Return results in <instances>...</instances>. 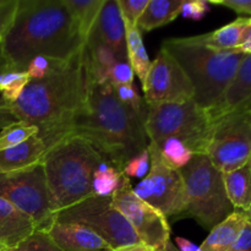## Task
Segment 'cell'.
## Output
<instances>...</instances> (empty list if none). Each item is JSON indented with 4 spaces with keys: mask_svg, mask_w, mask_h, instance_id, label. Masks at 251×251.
<instances>
[{
    "mask_svg": "<svg viewBox=\"0 0 251 251\" xmlns=\"http://www.w3.org/2000/svg\"><path fill=\"white\" fill-rule=\"evenodd\" d=\"M91 86L85 46L68 60H51L42 80H31L21 97L0 108L14 122L22 120L38 127L47 150L70 135L74 120L82 112Z\"/></svg>",
    "mask_w": 251,
    "mask_h": 251,
    "instance_id": "cell-1",
    "label": "cell"
},
{
    "mask_svg": "<svg viewBox=\"0 0 251 251\" xmlns=\"http://www.w3.org/2000/svg\"><path fill=\"white\" fill-rule=\"evenodd\" d=\"M85 46L63 0H19L0 43V66L26 71L37 55L68 60Z\"/></svg>",
    "mask_w": 251,
    "mask_h": 251,
    "instance_id": "cell-2",
    "label": "cell"
},
{
    "mask_svg": "<svg viewBox=\"0 0 251 251\" xmlns=\"http://www.w3.org/2000/svg\"><path fill=\"white\" fill-rule=\"evenodd\" d=\"M90 75L85 108L74 120L69 136L87 140L105 161L122 171L130 158L147 149L145 119L118 100L108 81L93 77L91 71Z\"/></svg>",
    "mask_w": 251,
    "mask_h": 251,
    "instance_id": "cell-3",
    "label": "cell"
},
{
    "mask_svg": "<svg viewBox=\"0 0 251 251\" xmlns=\"http://www.w3.org/2000/svg\"><path fill=\"white\" fill-rule=\"evenodd\" d=\"M180 65L194 88V100L211 112L220 104L245 54L208 47L202 37L169 38L162 43Z\"/></svg>",
    "mask_w": 251,
    "mask_h": 251,
    "instance_id": "cell-4",
    "label": "cell"
},
{
    "mask_svg": "<svg viewBox=\"0 0 251 251\" xmlns=\"http://www.w3.org/2000/svg\"><path fill=\"white\" fill-rule=\"evenodd\" d=\"M105 161L80 136H66L47 150L42 158L55 212L92 196V178Z\"/></svg>",
    "mask_w": 251,
    "mask_h": 251,
    "instance_id": "cell-5",
    "label": "cell"
},
{
    "mask_svg": "<svg viewBox=\"0 0 251 251\" xmlns=\"http://www.w3.org/2000/svg\"><path fill=\"white\" fill-rule=\"evenodd\" d=\"M212 125L210 112L194 98L183 103L147 105L145 117V131L150 141L157 145L172 137L183 142L194 154L207 153Z\"/></svg>",
    "mask_w": 251,
    "mask_h": 251,
    "instance_id": "cell-6",
    "label": "cell"
},
{
    "mask_svg": "<svg viewBox=\"0 0 251 251\" xmlns=\"http://www.w3.org/2000/svg\"><path fill=\"white\" fill-rule=\"evenodd\" d=\"M180 173L186 194L184 216L193 217L211 230L234 212L226 193L223 173L213 166L207 154H194Z\"/></svg>",
    "mask_w": 251,
    "mask_h": 251,
    "instance_id": "cell-7",
    "label": "cell"
},
{
    "mask_svg": "<svg viewBox=\"0 0 251 251\" xmlns=\"http://www.w3.org/2000/svg\"><path fill=\"white\" fill-rule=\"evenodd\" d=\"M0 198L32 218L37 230L47 232L55 220V208L43 164L0 174Z\"/></svg>",
    "mask_w": 251,
    "mask_h": 251,
    "instance_id": "cell-8",
    "label": "cell"
},
{
    "mask_svg": "<svg viewBox=\"0 0 251 251\" xmlns=\"http://www.w3.org/2000/svg\"><path fill=\"white\" fill-rule=\"evenodd\" d=\"M54 222L77 223L100 235L113 251L142 244L110 198L90 196L55 213Z\"/></svg>",
    "mask_w": 251,
    "mask_h": 251,
    "instance_id": "cell-9",
    "label": "cell"
},
{
    "mask_svg": "<svg viewBox=\"0 0 251 251\" xmlns=\"http://www.w3.org/2000/svg\"><path fill=\"white\" fill-rule=\"evenodd\" d=\"M212 120L206 154L218 171L228 173L251 158V108H235Z\"/></svg>",
    "mask_w": 251,
    "mask_h": 251,
    "instance_id": "cell-10",
    "label": "cell"
},
{
    "mask_svg": "<svg viewBox=\"0 0 251 251\" xmlns=\"http://www.w3.org/2000/svg\"><path fill=\"white\" fill-rule=\"evenodd\" d=\"M150 172L139 184L132 186L134 193L145 202L163 213L164 217L184 216L186 194L180 171L174 169L162 157L158 146L149 142Z\"/></svg>",
    "mask_w": 251,
    "mask_h": 251,
    "instance_id": "cell-11",
    "label": "cell"
},
{
    "mask_svg": "<svg viewBox=\"0 0 251 251\" xmlns=\"http://www.w3.org/2000/svg\"><path fill=\"white\" fill-rule=\"evenodd\" d=\"M114 207L122 213L140 242L150 251H161L171 240V227L163 213L145 202L132 190L130 179L123 176L112 196Z\"/></svg>",
    "mask_w": 251,
    "mask_h": 251,
    "instance_id": "cell-12",
    "label": "cell"
},
{
    "mask_svg": "<svg viewBox=\"0 0 251 251\" xmlns=\"http://www.w3.org/2000/svg\"><path fill=\"white\" fill-rule=\"evenodd\" d=\"M147 105L183 103L194 98V88L176 59L161 48L142 85Z\"/></svg>",
    "mask_w": 251,
    "mask_h": 251,
    "instance_id": "cell-13",
    "label": "cell"
},
{
    "mask_svg": "<svg viewBox=\"0 0 251 251\" xmlns=\"http://www.w3.org/2000/svg\"><path fill=\"white\" fill-rule=\"evenodd\" d=\"M91 34L109 47L119 60H127L125 25L118 0H105Z\"/></svg>",
    "mask_w": 251,
    "mask_h": 251,
    "instance_id": "cell-14",
    "label": "cell"
},
{
    "mask_svg": "<svg viewBox=\"0 0 251 251\" xmlns=\"http://www.w3.org/2000/svg\"><path fill=\"white\" fill-rule=\"evenodd\" d=\"M47 233L63 251H113L100 235L77 223L54 222Z\"/></svg>",
    "mask_w": 251,
    "mask_h": 251,
    "instance_id": "cell-15",
    "label": "cell"
},
{
    "mask_svg": "<svg viewBox=\"0 0 251 251\" xmlns=\"http://www.w3.org/2000/svg\"><path fill=\"white\" fill-rule=\"evenodd\" d=\"M36 230L29 216L0 198V250L14 249Z\"/></svg>",
    "mask_w": 251,
    "mask_h": 251,
    "instance_id": "cell-16",
    "label": "cell"
},
{
    "mask_svg": "<svg viewBox=\"0 0 251 251\" xmlns=\"http://www.w3.org/2000/svg\"><path fill=\"white\" fill-rule=\"evenodd\" d=\"M251 108V54L245 55L220 104L210 112L212 119L235 108Z\"/></svg>",
    "mask_w": 251,
    "mask_h": 251,
    "instance_id": "cell-17",
    "label": "cell"
},
{
    "mask_svg": "<svg viewBox=\"0 0 251 251\" xmlns=\"http://www.w3.org/2000/svg\"><path fill=\"white\" fill-rule=\"evenodd\" d=\"M47 152V146L37 136L24 144L0 151V174L21 171L39 163Z\"/></svg>",
    "mask_w": 251,
    "mask_h": 251,
    "instance_id": "cell-18",
    "label": "cell"
},
{
    "mask_svg": "<svg viewBox=\"0 0 251 251\" xmlns=\"http://www.w3.org/2000/svg\"><path fill=\"white\" fill-rule=\"evenodd\" d=\"M247 222V213L244 211L234 210V212L211 229L210 234L200 245V250L228 251Z\"/></svg>",
    "mask_w": 251,
    "mask_h": 251,
    "instance_id": "cell-19",
    "label": "cell"
},
{
    "mask_svg": "<svg viewBox=\"0 0 251 251\" xmlns=\"http://www.w3.org/2000/svg\"><path fill=\"white\" fill-rule=\"evenodd\" d=\"M223 181L234 210L247 212L251 205V158L239 168L223 173Z\"/></svg>",
    "mask_w": 251,
    "mask_h": 251,
    "instance_id": "cell-20",
    "label": "cell"
},
{
    "mask_svg": "<svg viewBox=\"0 0 251 251\" xmlns=\"http://www.w3.org/2000/svg\"><path fill=\"white\" fill-rule=\"evenodd\" d=\"M183 0H149L137 22L140 32H150L174 21L180 15Z\"/></svg>",
    "mask_w": 251,
    "mask_h": 251,
    "instance_id": "cell-21",
    "label": "cell"
},
{
    "mask_svg": "<svg viewBox=\"0 0 251 251\" xmlns=\"http://www.w3.org/2000/svg\"><path fill=\"white\" fill-rule=\"evenodd\" d=\"M105 0H63L77 26L81 38L87 42Z\"/></svg>",
    "mask_w": 251,
    "mask_h": 251,
    "instance_id": "cell-22",
    "label": "cell"
},
{
    "mask_svg": "<svg viewBox=\"0 0 251 251\" xmlns=\"http://www.w3.org/2000/svg\"><path fill=\"white\" fill-rule=\"evenodd\" d=\"M248 21L249 17H238L230 24L210 33L201 34V37L211 48L222 51H237Z\"/></svg>",
    "mask_w": 251,
    "mask_h": 251,
    "instance_id": "cell-23",
    "label": "cell"
},
{
    "mask_svg": "<svg viewBox=\"0 0 251 251\" xmlns=\"http://www.w3.org/2000/svg\"><path fill=\"white\" fill-rule=\"evenodd\" d=\"M125 41H126L127 61L135 75L141 81V85H144L152 61L150 60V56L145 48L140 29L137 27H126Z\"/></svg>",
    "mask_w": 251,
    "mask_h": 251,
    "instance_id": "cell-24",
    "label": "cell"
},
{
    "mask_svg": "<svg viewBox=\"0 0 251 251\" xmlns=\"http://www.w3.org/2000/svg\"><path fill=\"white\" fill-rule=\"evenodd\" d=\"M123 172L108 161H103L96 169L92 178V195L97 198H110L120 186Z\"/></svg>",
    "mask_w": 251,
    "mask_h": 251,
    "instance_id": "cell-25",
    "label": "cell"
},
{
    "mask_svg": "<svg viewBox=\"0 0 251 251\" xmlns=\"http://www.w3.org/2000/svg\"><path fill=\"white\" fill-rule=\"evenodd\" d=\"M29 81L31 78L26 71H15L0 66V103L11 104L16 102Z\"/></svg>",
    "mask_w": 251,
    "mask_h": 251,
    "instance_id": "cell-26",
    "label": "cell"
},
{
    "mask_svg": "<svg viewBox=\"0 0 251 251\" xmlns=\"http://www.w3.org/2000/svg\"><path fill=\"white\" fill-rule=\"evenodd\" d=\"M38 135V127L29 123L17 120L4 126L0 131V151L24 144Z\"/></svg>",
    "mask_w": 251,
    "mask_h": 251,
    "instance_id": "cell-27",
    "label": "cell"
},
{
    "mask_svg": "<svg viewBox=\"0 0 251 251\" xmlns=\"http://www.w3.org/2000/svg\"><path fill=\"white\" fill-rule=\"evenodd\" d=\"M164 161L174 169L180 171L193 158L194 153L176 139H166L157 144Z\"/></svg>",
    "mask_w": 251,
    "mask_h": 251,
    "instance_id": "cell-28",
    "label": "cell"
},
{
    "mask_svg": "<svg viewBox=\"0 0 251 251\" xmlns=\"http://www.w3.org/2000/svg\"><path fill=\"white\" fill-rule=\"evenodd\" d=\"M113 91H114L115 97L122 104L145 119L147 105L145 100L140 97L134 85H115L113 86Z\"/></svg>",
    "mask_w": 251,
    "mask_h": 251,
    "instance_id": "cell-29",
    "label": "cell"
},
{
    "mask_svg": "<svg viewBox=\"0 0 251 251\" xmlns=\"http://www.w3.org/2000/svg\"><path fill=\"white\" fill-rule=\"evenodd\" d=\"M15 251H63L43 230H34L28 238L20 243Z\"/></svg>",
    "mask_w": 251,
    "mask_h": 251,
    "instance_id": "cell-30",
    "label": "cell"
},
{
    "mask_svg": "<svg viewBox=\"0 0 251 251\" xmlns=\"http://www.w3.org/2000/svg\"><path fill=\"white\" fill-rule=\"evenodd\" d=\"M150 167H151V163H150L149 150L145 149L140 153H137L136 156L130 158L124 164L122 172L123 176L129 179H144L149 174Z\"/></svg>",
    "mask_w": 251,
    "mask_h": 251,
    "instance_id": "cell-31",
    "label": "cell"
},
{
    "mask_svg": "<svg viewBox=\"0 0 251 251\" xmlns=\"http://www.w3.org/2000/svg\"><path fill=\"white\" fill-rule=\"evenodd\" d=\"M118 4L126 28V27H137V22L144 14L149 0H118Z\"/></svg>",
    "mask_w": 251,
    "mask_h": 251,
    "instance_id": "cell-32",
    "label": "cell"
},
{
    "mask_svg": "<svg viewBox=\"0 0 251 251\" xmlns=\"http://www.w3.org/2000/svg\"><path fill=\"white\" fill-rule=\"evenodd\" d=\"M108 81L112 86L115 85H134L135 74L127 60H118L110 68L107 75Z\"/></svg>",
    "mask_w": 251,
    "mask_h": 251,
    "instance_id": "cell-33",
    "label": "cell"
},
{
    "mask_svg": "<svg viewBox=\"0 0 251 251\" xmlns=\"http://www.w3.org/2000/svg\"><path fill=\"white\" fill-rule=\"evenodd\" d=\"M210 2L205 0H191V1H183L180 7V15L184 19L189 20H202L210 11Z\"/></svg>",
    "mask_w": 251,
    "mask_h": 251,
    "instance_id": "cell-34",
    "label": "cell"
},
{
    "mask_svg": "<svg viewBox=\"0 0 251 251\" xmlns=\"http://www.w3.org/2000/svg\"><path fill=\"white\" fill-rule=\"evenodd\" d=\"M51 69V60L46 56L37 55L32 59L26 68V73L31 80H42L49 74Z\"/></svg>",
    "mask_w": 251,
    "mask_h": 251,
    "instance_id": "cell-35",
    "label": "cell"
},
{
    "mask_svg": "<svg viewBox=\"0 0 251 251\" xmlns=\"http://www.w3.org/2000/svg\"><path fill=\"white\" fill-rule=\"evenodd\" d=\"M19 0H0V34L6 33L14 20Z\"/></svg>",
    "mask_w": 251,
    "mask_h": 251,
    "instance_id": "cell-36",
    "label": "cell"
},
{
    "mask_svg": "<svg viewBox=\"0 0 251 251\" xmlns=\"http://www.w3.org/2000/svg\"><path fill=\"white\" fill-rule=\"evenodd\" d=\"M228 251H251V225L249 222L245 223L235 242Z\"/></svg>",
    "mask_w": 251,
    "mask_h": 251,
    "instance_id": "cell-37",
    "label": "cell"
},
{
    "mask_svg": "<svg viewBox=\"0 0 251 251\" xmlns=\"http://www.w3.org/2000/svg\"><path fill=\"white\" fill-rule=\"evenodd\" d=\"M210 4L226 6L238 14L251 15V0H211Z\"/></svg>",
    "mask_w": 251,
    "mask_h": 251,
    "instance_id": "cell-38",
    "label": "cell"
},
{
    "mask_svg": "<svg viewBox=\"0 0 251 251\" xmlns=\"http://www.w3.org/2000/svg\"><path fill=\"white\" fill-rule=\"evenodd\" d=\"M237 51L245 54V55H250L251 54V17H249V21L245 26L242 42H240V46L238 47Z\"/></svg>",
    "mask_w": 251,
    "mask_h": 251,
    "instance_id": "cell-39",
    "label": "cell"
},
{
    "mask_svg": "<svg viewBox=\"0 0 251 251\" xmlns=\"http://www.w3.org/2000/svg\"><path fill=\"white\" fill-rule=\"evenodd\" d=\"M174 242H176V247L178 248L179 251H199L200 247L196 244H194L190 240L185 239V238L181 237H176L174 238Z\"/></svg>",
    "mask_w": 251,
    "mask_h": 251,
    "instance_id": "cell-40",
    "label": "cell"
},
{
    "mask_svg": "<svg viewBox=\"0 0 251 251\" xmlns=\"http://www.w3.org/2000/svg\"><path fill=\"white\" fill-rule=\"evenodd\" d=\"M10 123H12V119L9 117V114H7L5 110H2L1 108H0V129L6 126V125L10 124Z\"/></svg>",
    "mask_w": 251,
    "mask_h": 251,
    "instance_id": "cell-41",
    "label": "cell"
},
{
    "mask_svg": "<svg viewBox=\"0 0 251 251\" xmlns=\"http://www.w3.org/2000/svg\"><path fill=\"white\" fill-rule=\"evenodd\" d=\"M117 251H150V250L147 249L144 244H139V245H131V247L123 248V249H119Z\"/></svg>",
    "mask_w": 251,
    "mask_h": 251,
    "instance_id": "cell-42",
    "label": "cell"
},
{
    "mask_svg": "<svg viewBox=\"0 0 251 251\" xmlns=\"http://www.w3.org/2000/svg\"><path fill=\"white\" fill-rule=\"evenodd\" d=\"M161 251H179V250H178V248H176V245L172 243V240H169V242L166 244V247L163 248V250H161Z\"/></svg>",
    "mask_w": 251,
    "mask_h": 251,
    "instance_id": "cell-43",
    "label": "cell"
},
{
    "mask_svg": "<svg viewBox=\"0 0 251 251\" xmlns=\"http://www.w3.org/2000/svg\"><path fill=\"white\" fill-rule=\"evenodd\" d=\"M245 213H247V218H248V222H249V223H250V225H251V205H250L249 210H248V211H247V212H245Z\"/></svg>",
    "mask_w": 251,
    "mask_h": 251,
    "instance_id": "cell-44",
    "label": "cell"
},
{
    "mask_svg": "<svg viewBox=\"0 0 251 251\" xmlns=\"http://www.w3.org/2000/svg\"><path fill=\"white\" fill-rule=\"evenodd\" d=\"M0 251H15L14 249H6V250H0Z\"/></svg>",
    "mask_w": 251,
    "mask_h": 251,
    "instance_id": "cell-45",
    "label": "cell"
},
{
    "mask_svg": "<svg viewBox=\"0 0 251 251\" xmlns=\"http://www.w3.org/2000/svg\"><path fill=\"white\" fill-rule=\"evenodd\" d=\"M1 41H2V34H0V43H1Z\"/></svg>",
    "mask_w": 251,
    "mask_h": 251,
    "instance_id": "cell-46",
    "label": "cell"
},
{
    "mask_svg": "<svg viewBox=\"0 0 251 251\" xmlns=\"http://www.w3.org/2000/svg\"><path fill=\"white\" fill-rule=\"evenodd\" d=\"M199 251H201V250H199Z\"/></svg>",
    "mask_w": 251,
    "mask_h": 251,
    "instance_id": "cell-47",
    "label": "cell"
}]
</instances>
